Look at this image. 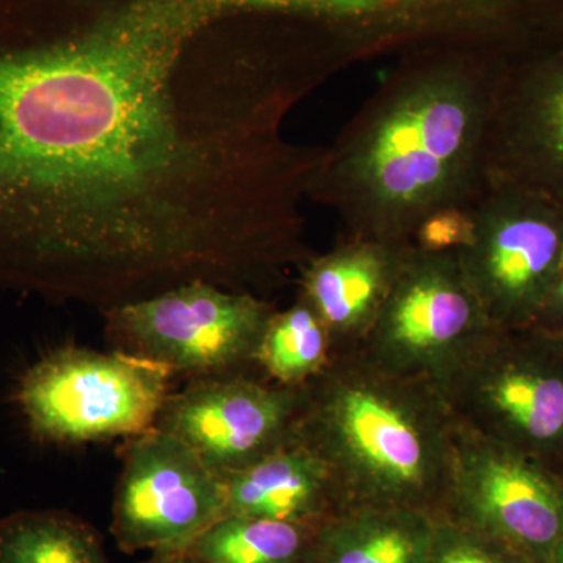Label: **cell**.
Returning a JSON list of instances; mask_svg holds the SVG:
<instances>
[{"label": "cell", "mask_w": 563, "mask_h": 563, "mask_svg": "<svg viewBox=\"0 0 563 563\" xmlns=\"http://www.w3.org/2000/svg\"><path fill=\"white\" fill-rule=\"evenodd\" d=\"M320 528L224 515L184 548L198 563H309Z\"/></svg>", "instance_id": "17"}, {"label": "cell", "mask_w": 563, "mask_h": 563, "mask_svg": "<svg viewBox=\"0 0 563 563\" xmlns=\"http://www.w3.org/2000/svg\"><path fill=\"white\" fill-rule=\"evenodd\" d=\"M298 439L328 463L344 507L446 514L455 421L433 385L335 354L303 385Z\"/></svg>", "instance_id": "3"}, {"label": "cell", "mask_w": 563, "mask_h": 563, "mask_svg": "<svg viewBox=\"0 0 563 563\" xmlns=\"http://www.w3.org/2000/svg\"><path fill=\"white\" fill-rule=\"evenodd\" d=\"M332 77L220 0H0V285L102 310L279 290L322 155L285 122Z\"/></svg>", "instance_id": "1"}, {"label": "cell", "mask_w": 563, "mask_h": 563, "mask_svg": "<svg viewBox=\"0 0 563 563\" xmlns=\"http://www.w3.org/2000/svg\"><path fill=\"white\" fill-rule=\"evenodd\" d=\"M435 518L398 507H354L321 526L309 563H428Z\"/></svg>", "instance_id": "16"}, {"label": "cell", "mask_w": 563, "mask_h": 563, "mask_svg": "<svg viewBox=\"0 0 563 563\" xmlns=\"http://www.w3.org/2000/svg\"><path fill=\"white\" fill-rule=\"evenodd\" d=\"M0 563H110L101 536L62 510H20L0 518Z\"/></svg>", "instance_id": "18"}, {"label": "cell", "mask_w": 563, "mask_h": 563, "mask_svg": "<svg viewBox=\"0 0 563 563\" xmlns=\"http://www.w3.org/2000/svg\"><path fill=\"white\" fill-rule=\"evenodd\" d=\"M473 209V207H472ZM472 209H446L431 214L418 229L413 244L432 252H457L473 233Z\"/></svg>", "instance_id": "21"}, {"label": "cell", "mask_w": 563, "mask_h": 563, "mask_svg": "<svg viewBox=\"0 0 563 563\" xmlns=\"http://www.w3.org/2000/svg\"><path fill=\"white\" fill-rule=\"evenodd\" d=\"M532 325L555 335H563V257L558 276Z\"/></svg>", "instance_id": "22"}, {"label": "cell", "mask_w": 563, "mask_h": 563, "mask_svg": "<svg viewBox=\"0 0 563 563\" xmlns=\"http://www.w3.org/2000/svg\"><path fill=\"white\" fill-rule=\"evenodd\" d=\"M335 355L331 333L312 306L298 295L284 310H276L258 344V372L285 387H303Z\"/></svg>", "instance_id": "19"}, {"label": "cell", "mask_w": 563, "mask_h": 563, "mask_svg": "<svg viewBox=\"0 0 563 563\" xmlns=\"http://www.w3.org/2000/svg\"><path fill=\"white\" fill-rule=\"evenodd\" d=\"M224 515V479L187 444L158 428L131 440L110 525L121 551H181Z\"/></svg>", "instance_id": "10"}, {"label": "cell", "mask_w": 563, "mask_h": 563, "mask_svg": "<svg viewBox=\"0 0 563 563\" xmlns=\"http://www.w3.org/2000/svg\"><path fill=\"white\" fill-rule=\"evenodd\" d=\"M439 391L462 428L563 477V335L493 329Z\"/></svg>", "instance_id": "5"}, {"label": "cell", "mask_w": 563, "mask_h": 563, "mask_svg": "<svg viewBox=\"0 0 563 563\" xmlns=\"http://www.w3.org/2000/svg\"><path fill=\"white\" fill-rule=\"evenodd\" d=\"M303 399V387H285L263 374L202 377L168 396L155 428L228 476L298 437Z\"/></svg>", "instance_id": "12"}, {"label": "cell", "mask_w": 563, "mask_h": 563, "mask_svg": "<svg viewBox=\"0 0 563 563\" xmlns=\"http://www.w3.org/2000/svg\"><path fill=\"white\" fill-rule=\"evenodd\" d=\"M222 479L225 515L321 528L346 510L328 463L298 437Z\"/></svg>", "instance_id": "15"}, {"label": "cell", "mask_w": 563, "mask_h": 563, "mask_svg": "<svg viewBox=\"0 0 563 563\" xmlns=\"http://www.w3.org/2000/svg\"><path fill=\"white\" fill-rule=\"evenodd\" d=\"M444 515L547 563L563 542V477L455 422Z\"/></svg>", "instance_id": "11"}, {"label": "cell", "mask_w": 563, "mask_h": 563, "mask_svg": "<svg viewBox=\"0 0 563 563\" xmlns=\"http://www.w3.org/2000/svg\"><path fill=\"white\" fill-rule=\"evenodd\" d=\"M506 63L459 51L404 55L322 147L309 201L340 236L412 243L437 211L472 209L488 187V139Z\"/></svg>", "instance_id": "2"}, {"label": "cell", "mask_w": 563, "mask_h": 563, "mask_svg": "<svg viewBox=\"0 0 563 563\" xmlns=\"http://www.w3.org/2000/svg\"><path fill=\"white\" fill-rule=\"evenodd\" d=\"M547 563H563V542L555 548L554 553L551 554Z\"/></svg>", "instance_id": "24"}, {"label": "cell", "mask_w": 563, "mask_h": 563, "mask_svg": "<svg viewBox=\"0 0 563 563\" xmlns=\"http://www.w3.org/2000/svg\"><path fill=\"white\" fill-rule=\"evenodd\" d=\"M276 306L254 292L192 280L102 310L113 350L192 379L247 373Z\"/></svg>", "instance_id": "7"}, {"label": "cell", "mask_w": 563, "mask_h": 563, "mask_svg": "<svg viewBox=\"0 0 563 563\" xmlns=\"http://www.w3.org/2000/svg\"><path fill=\"white\" fill-rule=\"evenodd\" d=\"M144 563H198L184 551H166V553H155L150 561Z\"/></svg>", "instance_id": "23"}, {"label": "cell", "mask_w": 563, "mask_h": 563, "mask_svg": "<svg viewBox=\"0 0 563 563\" xmlns=\"http://www.w3.org/2000/svg\"><path fill=\"white\" fill-rule=\"evenodd\" d=\"M173 372L129 352L63 346L22 374L14 399L41 442L135 439L157 424Z\"/></svg>", "instance_id": "6"}, {"label": "cell", "mask_w": 563, "mask_h": 563, "mask_svg": "<svg viewBox=\"0 0 563 563\" xmlns=\"http://www.w3.org/2000/svg\"><path fill=\"white\" fill-rule=\"evenodd\" d=\"M428 563H533L509 544L448 515L435 518Z\"/></svg>", "instance_id": "20"}, {"label": "cell", "mask_w": 563, "mask_h": 563, "mask_svg": "<svg viewBox=\"0 0 563 563\" xmlns=\"http://www.w3.org/2000/svg\"><path fill=\"white\" fill-rule=\"evenodd\" d=\"M488 181L525 188L563 210V33L504 65Z\"/></svg>", "instance_id": "13"}, {"label": "cell", "mask_w": 563, "mask_h": 563, "mask_svg": "<svg viewBox=\"0 0 563 563\" xmlns=\"http://www.w3.org/2000/svg\"><path fill=\"white\" fill-rule=\"evenodd\" d=\"M493 329L455 252L424 251L412 243L355 351L384 372L439 390Z\"/></svg>", "instance_id": "8"}, {"label": "cell", "mask_w": 563, "mask_h": 563, "mask_svg": "<svg viewBox=\"0 0 563 563\" xmlns=\"http://www.w3.org/2000/svg\"><path fill=\"white\" fill-rule=\"evenodd\" d=\"M472 213V239L455 252L463 277L493 328H529L561 266L563 210L525 188L488 181Z\"/></svg>", "instance_id": "9"}, {"label": "cell", "mask_w": 563, "mask_h": 563, "mask_svg": "<svg viewBox=\"0 0 563 563\" xmlns=\"http://www.w3.org/2000/svg\"><path fill=\"white\" fill-rule=\"evenodd\" d=\"M410 244L340 236L331 251L303 263L298 295L324 322L335 354L355 351L363 342Z\"/></svg>", "instance_id": "14"}, {"label": "cell", "mask_w": 563, "mask_h": 563, "mask_svg": "<svg viewBox=\"0 0 563 563\" xmlns=\"http://www.w3.org/2000/svg\"><path fill=\"white\" fill-rule=\"evenodd\" d=\"M225 13L291 18L322 33L347 66L428 51L509 62L563 24V0H220Z\"/></svg>", "instance_id": "4"}]
</instances>
